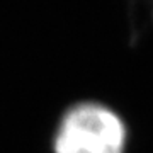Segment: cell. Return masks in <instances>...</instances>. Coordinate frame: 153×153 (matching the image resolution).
<instances>
[{
    "label": "cell",
    "instance_id": "6da1fadb",
    "mask_svg": "<svg viewBox=\"0 0 153 153\" xmlns=\"http://www.w3.org/2000/svg\"><path fill=\"white\" fill-rule=\"evenodd\" d=\"M124 121L100 102H78L61 116L53 138L55 153H124Z\"/></svg>",
    "mask_w": 153,
    "mask_h": 153
}]
</instances>
